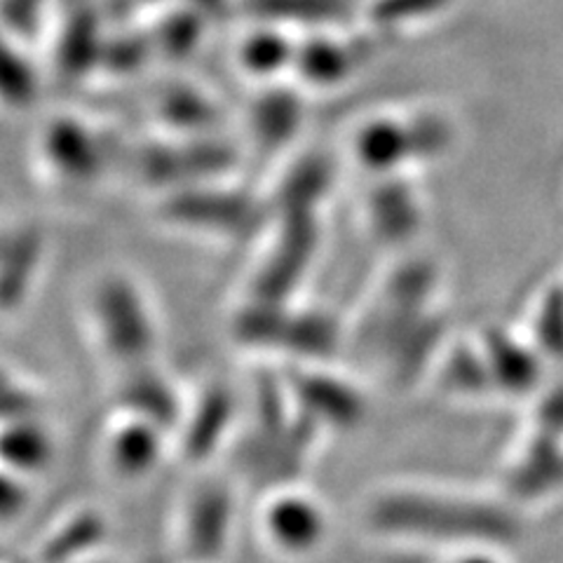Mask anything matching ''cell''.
Masks as SVG:
<instances>
[{
	"instance_id": "obj_18",
	"label": "cell",
	"mask_w": 563,
	"mask_h": 563,
	"mask_svg": "<svg viewBox=\"0 0 563 563\" xmlns=\"http://www.w3.org/2000/svg\"><path fill=\"white\" fill-rule=\"evenodd\" d=\"M428 385H432L442 397L457 404L498 399L477 336H451L442 355L434 362Z\"/></svg>"
},
{
	"instance_id": "obj_3",
	"label": "cell",
	"mask_w": 563,
	"mask_h": 563,
	"mask_svg": "<svg viewBox=\"0 0 563 563\" xmlns=\"http://www.w3.org/2000/svg\"><path fill=\"white\" fill-rule=\"evenodd\" d=\"M324 434L298 413L287 397L273 366L261 376L252 401L244 404V418L235 442L228 451L233 461V477L266 493L282 484L306 482V472L324 444Z\"/></svg>"
},
{
	"instance_id": "obj_21",
	"label": "cell",
	"mask_w": 563,
	"mask_h": 563,
	"mask_svg": "<svg viewBox=\"0 0 563 563\" xmlns=\"http://www.w3.org/2000/svg\"><path fill=\"white\" fill-rule=\"evenodd\" d=\"M59 437L47 416L3 420L0 432V470L38 482L57 463Z\"/></svg>"
},
{
	"instance_id": "obj_33",
	"label": "cell",
	"mask_w": 563,
	"mask_h": 563,
	"mask_svg": "<svg viewBox=\"0 0 563 563\" xmlns=\"http://www.w3.org/2000/svg\"><path fill=\"white\" fill-rule=\"evenodd\" d=\"M442 556V563H509L507 548H498V544H470Z\"/></svg>"
},
{
	"instance_id": "obj_26",
	"label": "cell",
	"mask_w": 563,
	"mask_h": 563,
	"mask_svg": "<svg viewBox=\"0 0 563 563\" xmlns=\"http://www.w3.org/2000/svg\"><path fill=\"white\" fill-rule=\"evenodd\" d=\"M252 134L261 146H285L301 125L303 109L294 95L271 90L261 95L252 109Z\"/></svg>"
},
{
	"instance_id": "obj_15",
	"label": "cell",
	"mask_w": 563,
	"mask_h": 563,
	"mask_svg": "<svg viewBox=\"0 0 563 563\" xmlns=\"http://www.w3.org/2000/svg\"><path fill=\"white\" fill-rule=\"evenodd\" d=\"M477 339L498 399H536L550 385V362L542 357L526 331L515 333L503 327H486Z\"/></svg>"
},
{
	"instance_id": "obj_34",
	"label": "cell",
	"mask_w": 563,
	"mask_h": 563,
	"mask_svg": "<svg viewBox=\"0 0 563 563\" xmlns=\"http://www.w3.org/2000/svg\"><path fill=\"white\" fill-rule=\"evenodd\" d=\"M85 563H111V559H109V554H103V556H97V559L85 561Z\"/></svg>"
},
{
	"instance_id": "obj_11",
	"label": "cell",
	"mask_w": 563,
	"mask_h": 563,
	"mask_svg": "<svg viewBox=\"0 0 563 563\" xmlns=\"http://www.w3.org/2000/svg\"><path fill=\"white\" fill-rule=\"evenodd\" d=\"M320 244V225L312 211L287 209L271 244L263 250L242 298L252 301H296L312 268Z\"/></svg>"
},
{
	"instance_id": "obj_19",
	"label": "cell",
	"mask_w": 563,
	"mask_h": 563,
	"mask_svg": "<svg viewBox=\"0 0 563 563\" xmlns=\"http://www.w3.org/2000/svg\"><path fill=\"white\" fill-rule=\"evenodd\" d=\"M45 266V242L33 228H14L3 238L0 256V303L5 322L22 314L38 289Z\"/></svg>"
},
{
	"instance_id": "obj_5",
	"label": "cell",
	"mask_w": 563,
	"mask_h": 563,
	"mask_svg": "<svg viewBox=\"0 0 563 563\" xmlns=\"http://www.w3.org/2000/svg\"><path fill=\"white\" fill-rule=\"evenodd\" d=\"M231 336L252 355L289 364L336 362L347 350V324L327 308L296 301L242 298L231 320Z\"/></svg>"
},
{
	"instance_id": "obj_30",
	"label": "cell",
	"mask_w": 563,
	"mask_h": 563,
	"mask_svg": "<svg viewBox=\"0 0 563 563\" xmlns=\"http://www.w3.org/2000/svg\"><path fill=\"white\" fill-rule=\"evenodd\" d=\"M157 115L163 118L167 128L192 134L214 125L217 109L196 90H172L163 97L161 113Z\"/></svg>"
},
{
	"instance_id": "obj_23",
	"label": "cell",
	"mask_w": 563,
	"mask_h": 563,
	"mask_svg": "<svg viewBox=\"0 0 563 563\" xmlns=\"http://www.w3.org/2000/svg\"><path fill=\"white\" fill-rule=\"evenodd\" d=\"M41 153L49 172L66 181H90L101 167L99 139L70 118L52 120L41 139Z\"/></svg>"
},
{
	"instance_id": "obj_16",
	"label": "cell",
	"mask_w": 563,
	"mask_h": 563,
	"mask_svg": "<svg viewBox=\"0 0 563 563\" xmlns=\"http://www.w3.org/2000/svg\"><path fill=\"white\" fill-rule=\"evenodd\" d=\"M163 221L184 233L211 240H242L256 225V207L235 192L217 188H186L161 209Z\"/></svg>"
},
{
	"instance_id": "obj_22",
	"label": "cell",
	"mask_w": 563,
	"mask_h": 563,
	"mask_svg": "<svg viewBox=\"0 0 563 563\" xmlns=\"http://www.w3.org/2000/svg\"><path fill=\"white\" fill-rule=\"evenodd\" d=\"M376 188V186H374ZM366 228L383 244H404L418 235L422 207L413 186L401 174L380 176L364 207Z\"/></svg>"
},
{
	"instance_id": "obj_17",
	"label": "cell",
	"mask_w": 563,
	"mask_h": 563,
	"mask_svg": "<svg viewBox=\"0 0 563 563\" xmlns=\"http://www.w3.org/2000/svg\"><path fill=\"white\" fill-rule=\"evenodd\" d=\"M111 533V519L99 505H78L43 531L24 556L29 563H85L106 554Z\"/></svg>"
},
{
	"instance_id": "obj_27",
	"label": "cell",
	"mask_w": 563,
	"mask_h": 563,
	"mask_svg": "<svg viewBox=\"0 0 563 563\" xmlns=\"http://www.w3.org/2000/svg\"><path fill=\"white\" fill-rule=\"evenodd\" d=\"M453 0H368L366 22L380 35L411 31L444 14Z\"/></svg>"
},
{
	"instance_id": "obj_29",
	"label": "cell",
	"mask_w": 563,
	"mask_h": 563,
	"mask_svg": "<svg viewBox=\"0 0 563 563\" xmlns=\"http://www.w3.org/2000/svg\"><path fill=\"white\" fill-rule=\"evenodd\" d=\"M0 411L3 420L47 416V393L38 380H33L10 362L3 364V387H0Z\"/></svg>"
},
{
	"instance_id": "obj_28",
	"label": "cell",
	"mask_w": 563,
	"mask_h": 563,
	"mask_svg": "<svg viewBox=\"0 0 563 563\" xmlns=\"http://www.w3.org/2000/svg\"><path fill=\"white\" fill-rule=\"evenodd\" d=\"M526 333L550 366L563 362V287H550L540 296Z\"/></svg>"
},
{
	"instance_id": "obj_14",
	"label": "cell",
	"mask_w": 563,
	"mask_h": 563,
	"mask_svg": "<svg viewBox=\"0 0 563 563\" xmlns=\"http://www.w3.org/2000/svg\"><path fill=\"white\" fill-rule=\"evenodd\" d=\"M109 399L111 409L148 418L174 434L186 411L188 390L161 360H151L113 372Z\"/></svg>"
},
{
	"instance_id": "obj_8",
	"label": "cell",
	"mask_w": 563,
	"mask_h": 563,
	"mask_svg": "<svg viewBox=\"0 0 563 563\" xmlns=\"http://www.w3.org/2000/svg\"><path fill=\"white\" fill-rule=\"evenodd\" d=\"M291 407L327 439L355 432L372 411L366 385L333 362L277 366Z\"/></svg>"
},
{
	"instance_id": "obj_10",
	"label": "cell",
	"mask_w": 563,
	"mask_h": 563,
	"mask_svg": "<svg viewBox=\"0 0 563 563\" xmlns=\"http://www.w3.org/2000/svg\"><path fill=\"white\" fill-rule=\"evenodd\" d=\"M244 418V397L225 380H205L188 393V404L174 432V453L190 470L214 465L231 451Z\"/></svg>"
},
{
	"instance_id": "obj_1",
	"label": "cell",
	"mask_w": 563,
	"mask_h": 563,
	"mask_svg": "<svg viewBox=\"0 0 563 563\" xmlns=\"http://www.w3.org/2000/svg\"><path fill=\"white\" fill-rule=\"evenodd\" d=\"M360 528L393 548L453 552L470 544L512 548L523 538V512L500 490L442 482L378 484L360 503Z\"/></svg>"
},
{
	"instance_id": "obj_13",
	"label": "cell",
	"mask_w": 563,
	"mask_h": 563,
	"mask_svg": "<svg viewBox=\"0 0 563 563\" xmlns=\"http://www.w3.org/2000/svg\"><path fill=\"white\" fill-rule=\"evenodd\" d=\"M498 490L521 512L563 496V437L531 422L509 455Z\"/></svg>"
},
{
	"instance_id": "obj_2",
	"label": "cell",
	"mask_w": 563,
	"mask_h": 563,
	"mask_svg": "<svg viewBox=\"0 0 563 563\" xmlns=\"http://www.w3.org/2000/svg\"><path fill=\"white\" fill-rule=\"evenodd\" d=\"M442 279L426 258L399 263L347 324V350L397 393L428 385L437 357L453 336L439 308Z\"/></svg>"
},
{
	"instance_id": "obj_6",
	"label": "cell",
	"mask_w": 563,
	"mask_h": 563,
	"mask_svg": "<svg viewBox=\"0 0 563 563\" xmlns=\"http://www.w3.org/2000/svg\"><path fill=\"white\" fill-rule=\"evenodd\" d=\"M240 482L211 467L192 470L174 509L172 542L181 563H223L233 550Z\"/></svg>"
},
{
	"instance_id": "obj_24",
	"label": "cell",
	"mask_w": 563,
	"mask_h": 563,
	"mask_svg": "<svg viewBox=\"0 0 563 563\" xmlns=\"http://www.w3.org/2000/svg\"><path fill=\"white\" fill-rule=\"evenodd\" d=\"M246 10L263 24L333 29L350 12L347 0H244Z\"/></svg>"
},
{
	"instance_id": "obj_32",
	"label": "cell",
	"mask_w": 563,
	"mask_h": 563,
	"mask_svg": "<svg viewBox=\"0 0 563 563\" xmlns=\"http://www.w3.org/2000/svg\"><path fill=\"white\" fill-rule=\"evenodd\" d=\"M531 422L563 437V385H548L533 399Z\"/></svg>"
},
{
	"instance_id": "obj_12",
	"label": "cell",
	"mask_w": 563,
	"mask_h": 563,
	"mask_svg": "<svg viewBox=\"0 0 563 563\" xmlns=\"http://www.w3.org/2000/svg\"><path fill=\"white\" fill-rule=\"evenodd\" d=\"M174 453V434L157 422L111 409L99 434L101 472L118 486H141L165 467Z\"/></svg>"
},
{
	"instance_id": "obj_7",
	"label": "cell",
	"mask_w": 563,
	"mask_h": 563,
	"mask_svg": "<svg viewBox=\"0 0 563 563\" xmlns=\"http://www.w3.org/2000/svg\"><path fill=\"white\" fill-rule=\"evenodd\" d=\"M261 548L285 563L320 556L331 540V509L306 482L282 484L266 493L254 515Z\"/></svg>"
},
{
	"instance_id": "obj_35",
	"label": "cell",
	"mask_w": 563,
	"mask_h": 563,
	"mask_svg": "<svg viewBox=\"0 0 563 563\" xmlns=\"http://www.w3.org/2000/svg\"><path fill=\"white\" fill-rule=\"evenodd\" d=\"M5 563H29V559H26V556H24V554H22V556H20V559H16V561H10V559H8V561H5Z\"/></svg>"
},
{
	"instance_id": "obj_31",
	"label": "cell",
	"mask_w": 563,
	"mask_h": 563,
	"mask_svg": "<svg viewBox=\"0 0 563 563\" xmlns=\"http://www.w3.org/2000/svg\"><path fill=\"white\" fill-rule=\"evenodd\" d=\"M35 503V482L22 474L0 470V521L5 531L22 521Z\"/></svg>"
},
{
	"instance_id": "obj_25",
	"label": "cell",
	"mask_w": 563,
	"mask_h": 563,
	"mask_svg": "<svg viewBox=\"0 0 563 563\" xmlns=\"http://www.w3.org/2000/svg\"><path fill=\"white\" fill-rule=\"evenodd\" d=\"M296 49L298 41H289L287 35L282 33V26H263L261 22V26L240 43L238 62L244 74L268 80L285 74V70H294Z\"/></svg>"
},
{
	"instance_id": "obj_9",
	"label": "cell",
	"mask_w": 563,
	"mask_h": 563,
	"mask_svg": "<svg viewBox=\"0 0 563 563\" xmlns=\"http://www.w3.org/2000/svg\"><path fill=\"white\" fill-rule=\"evenodd\" d=\"M451 122L434 111L411 115L383 113L362 122L352 139V153L366 172L404 174L411 165L434 161L451 146Z\"/></svg>"
},
{
	"instance_id": "obj_4",
	"label": "cell",
	"mask_w": 563,
	"mask_h": 563,
	"mask_svg": "<svg viewBox=\"0 0 563 563\" xmlns=\"http://www.w3.org/2000/svg\"><path fill=\"white\" fill-rule=\"evenodd\" d=\"M82 322L109 372L161 360L163 322L151 289L134 273H99L82 294Z\"/></svg>"
},
{
	"instance_id": "obj_20",
	"label": "cell",
	"mask_w": 563,
	"mask_h": 563,
	"mask_svg": "<svg viewBox=\"0 0 563 563\" xmlns=\"http://www.w3.org/2000/svg\"><path fill=\"white\" fill-rule=\"evenodd\" d=\"M366 41L352 43L345 35H331V29H322L317 35H308L298 41L296 62L291 74L317 90H333L362 68L366 52Z\"/></svg>"
}]
</instances>
